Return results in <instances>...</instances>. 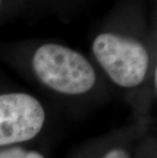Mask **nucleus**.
Instances as JSON below:
<instances>
[{"label":"nucleus","mask_w":157,"mask_h":158,"mask_svg":"<svg viewBox=\"0 0 157 158\" xmlns=\"http://www.w3.org/2000/svg\"><path fill=\"white\" fill-rule=\"evenodd\" d=\"M1 1H2V0H0V5H1Z\"/></svg>","instance_id":"obj_6"},{"label":"nucleus","mask_w":157,"mask_h":158,"mask_svg":"<svg viewBox=\"0 0 157 158\" xmlns=\"http://www.w3.org/2000/svg\"><path fill=\"white\" fill-rule=\"evenodd\" d=\"M103 158H130L129 154L122 149H113L106 154Z\"/></svg>","instance_id":"obj_5"},{"label":"nucleus","mask_w":157,"mask_h":158,"mask_svg":"<svg viewBox=\"0 0 157 158\" xmlns=\"http://www.w3.org/2000/svg\"><path fill=\"white\" fill-rule=\"evenodd\" d=\"M0 158H44L36 151H28L22 148H11L0 151Z\"/></svg>","instance_id":"obj_4"},{"label":"nucleus","mask_w":157,"mask_h":158,"mask_svg":"<svg viewBox=\"0 0 157 158\" xmlns=\"http://www.w3.org/2000/svg\"><path fill=\"white\" fill-rule=\"evenodd\" d=\"M40 81L56 92L79 95L94 87V68L84 55L68 47L48 43L40 46L32 60Z\"/></svg>","instance_id":"obj_1"},{"label":"nucleus","mask_w":157,"mask_h":158,"mask_svg":"<svg viewBox=\"0 0 157 158\" xmlns=\"http://www.w3.org/2000/svg\"><path fill=\"white\" fill-rule=\"evenodd\" d=\"M92 48L100 65L116 85L133 88L144 81L149 55L142 43L113 33H103L95 38Z\"/></svg>","instance_id":"obj_2"},{"label":"nucleus","mask_w":157,"mask_h":158,"mask_svg":"<svg viewBox=\"0 0 157 158\" xmlns=\"http://www.w3.org/2000/svg\"><path fill=\"white\" fill-rule=\"evenodd\" d=\"M44 123V108L33 96L25 93L0 95V146L33 139Z\"/></svg>","instance_id":"obj_3"}]
</instances>
